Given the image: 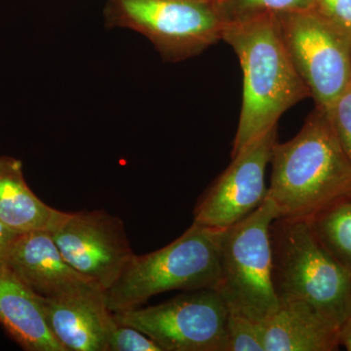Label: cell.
Returning a JSON list of instances; mask_svg holds the SVG:
<instances>
[{
	"instance_id": "1",
	"label": "cell",
	"mask_w": 351,
	"mask_h": 351,
	"mask_svg": "<svg viewBox=\"0 0 351 351\" xmlns=\"http://www.w3.org/2000/svg\"><path fill=\"white\" fill-rule=\"evenodd\" d=\"M223 40L232 46L243 73V97L233 156L276 128L283 113L311 93L289 57L276 15L226 24Z\"/></svg>"
},
{
	"instance_id": "2",
	"label": "cell",
	"mask_w": 351,
	"mask_h": 351,
	"mask_svg": "<svg viewBox=\"0 0 351 351\" xmlns=\"http://www.w3.org/2000/svg\"><path fill=\"white\" fill-rule=\"evenodd\" d=\"M267 197L278 218L308 219L351 193V162L327 112L307 117L294 138L274 145Z\"/></svg>"
},
{
	"instance_id": "3",
	"label": "cell",
	"mask_w": 351,
	"mask_h": 351,
	"mask_svg": "<svg viewBox=\"0 0 351 351\" xmlns=\"http://www.w3.org/2000/svg\"><path fill=\"white\" fill-rule=\"evenodd\" d=\"M270 241L279 301L308 302L341 327L351 316V276L319 243L307 219H274Z\"/></svg>"
},
{
	"instance_id": "4",
	"label": "cell",
	"mask_w": 351,
	"mask_h": 351,
	"mask_svg": "<svg viewBox=\"0 0 351 351\" xmlns=\"http://www.w3.org/2000/svg\"><path fill=\"white\" fill-rule=\"evenodd\" d=\"M221 232L193 223L167 246L145 255L134 254L119 279L105 291L110 313L135 308L169 291L215 290Z\"/></svg>"
},
{
	"instance_id": "5",
	"label": "cell",
	"mask_w": 351,
	"mask_h": 351,
	"mask_svg": "<svg viewBox=\"0 0 351 351\" xmlns=\"http://www.w3.org/2000/svg\"><path fill=\"white\" fill-rule=\"evenodd\" d=\"M277 218L276 205L267 197L249 216L221 232L215 290L230 313L263 323L279 306L270 241V226Z\"/></svg>"
},
{
	"instance_id": "6",
	"label": "cell",
	"mask_w": 351,
	"mask_h": 351,
	"mask_svg": "<svg viewBox=\"0 0 351 351\" xmlns=\"http://www.w3.org/2000/svg\"><path fill=\"white\" fill-rule=\"evenodd\" d=\"M106 24L145 36L172 63L223 40L225 24L210 0H108Z\"/></svg>"
},
{
	"instance_id": "7",
	"label": "cell",
	"mask_w": 351,
	"mask_h": 351,
	"mask_svg": "<svg viewBox=\"0 0 351 351\" xmlns=\"http://www.w3.org/2000/svg\"><path fill=\"white\" fill-rule=\"evenodd\" d=\"M279 34L315 108L328 112L351 82V31L314 9L276 14Z\"/></svg>"
},
{
	"instance_id": "8",
	"label": "cell",
	"mask_w": 351,
	"mask_h": 351,
	"mask_svg": "<svg viewBox=\"0 0 351 351\" xmlns=\"http://www.w3.org/2000/svg\"><path fill=\"white\" fill-rule=\"evenodd\" d=\"M228 307L214 289L186 291L156 306L112 313L162 351H226Z\"/></svg>"
},
{
	"instance_id": "9",
	"label": "cell",
	"mask_w": 351,
	"mask_h": 351,
	"mask_svg": "<svg viewBox=\"0 0 351 351\" xmlns=\"http://www.w3.org/2000/svg\"><path fill=\"white\" fill-rule=\"evenodd\" d=\"M51 232L69 265L104 292L134 255L123 221L104 210L64 213Z\"/></svg>"
},
{
	"instance_id": "10",
	"label": "cell",
	"mask_w": 351,
	"mask_h": 351,
	"mask_svg": "<svg viewBox=\"0 0 351 351\" xmlns=\"http://www.w3.org/2000/svg\"><path fill=\"white\" fill-rule=\"evenodd\" d=\"M276 144V127L232 156V163L198 200L193 223L223 230L239 223L267 198L265 172Z\"/></svg>"
},
{
	"instance_id": "11",
	"label": "cell",
	"mask_w": 351,
	"mask_h": 351,
	"mask_svg": "<svg viewBox=\"0 0 351 351\" xmlns=\"http://www.w3.org/2000/svg\"><path fill=\"white\" fill-rule=\"evenodd\" d=\"M4 267L45 299L64 297L94 285L64 260L49 230L18 234Z\"/></svg>"
},
{
	"instance_id": "12",
	"label": "cell",
	"mask_w": 351,
	"mask_h": 351,
	"mask_svg": "<svg viewBox=\"0 0 351 351\" xmlns=\"http://www.w3.org/2000/svg\"><path fill=\"white\" fill-rule=\"evenodd\" d=\"M51 332L66 351H108L114 323L105 292L92 285L55 299L39 297Z\"/></svg>"
},
{
	"instance_id": "13",
	"label": "cell",
	"mask_w": 351,
	"mask_h": 351,
	"mask_svg": "<svg viewBox=\"0 0 351 351\" xmlns=\"http://www.w3.org/2000/svg\"><path fill=\"white\" fill-rule=\"evenodd\" d=\"M339 329L308 302L279 301L276 313L263 322L265 351L336 350Z\"/></svg>"
},
{
	"instance_id": "14",
	"label": "cell",
	"mask_w": 351,
	"mask_h": 351,
	"mask_svg": "<svg viewBox=\"0 0 351 351\" xmlns=\"http://www.w3.org/2000/svg\"><path fill=\"white\" fill-rule=\"evenodd\" d=\"M0 324L27 351H66L51 332L38 295L0 267Z\"/></svg>"
},
{
	"instance_id": "15",
	"label": "cell",
	"mask_w": 351,
	"mask_h": 351,
	"mask_svg": "<svg viewBox=\"0 0 351 351\" xmlns=\"http://www.w3.org/2000/svg\"><path fill=\"white\" fill-rule=\"evenodd\" d=\"M66 212L45 204L34 195L25 180L23 163L0 156V221L13 232L46 230L52 232Z\"/></svg>"
},
{
	"instance_id": "16",
	"label": "cell",
	"mask_w": 351,
	"mask_h": 351,
	"mask_svg": "<svg viewBox=\"0 0 351 351\" xmlns=\"http://www.w3.org/2000/svg\"><path fill=\"white\" fill-rule=\"evenodd\" d=\"M319 243L351 276V193L307 219Z\"/></svg>"
},
{
	"instance_id": "17",
	"label": "cell",
	"mask_w": 351,
	"mask_h": 351,
	"mask_svg": "<svg viewBox=\"0 0 351 351\" xmlns=\"http://www.w3.org/2000/svg\"><path fill=\"white\" fill-rule=\"evenodd\" d=\"M223 24L240 22L267 14L308 10L314 0H210Z\"/></svg>"
},
{
	"instance_id": "18",
	"label": "cell",
	"mask_w": 351,
	"mask_h": 351,
	"mask_svg": "<svg viewBox=\"0 0 351 351\" xmlns=\"http://www.w3.org/2000/svg\"><path fill=\"white\" fill-rule=\"evenodd\" d=\"M226 351H265L263 322L228 313Z\"/></svg>"
},
{
	"instance_id": "19",
	"label": "cell",
	"mask_w": 351,
	"mask_h": 351,
	"mask_svg": "<svg viewBox=\"0 0 351 351\" xmlns=\"http://www.w3.org/2000/svg\"><path fill=\"white\" fill-rule=\"evenodd\" d=\"M108 351H162L156 341L135 328L114 320L108 336Z\"/></svg>"
},
{
	"instance_id": "20",
	"label": "cell",
	"mask_w": 351,
	"mask_h": 351,
	"mask_svg": "<svg viewBox=\"0 0 351 351\" xmlns=\"http://www.w3.org/2000/svg\"><path fill=\"white\" fill-rule=\"evenodd\" d=\"M335 133L351 162V82L328 110Z\"/></svg>"
},
{
	"instance_id": "21",
	"label": "cell",
	"mask_w": 351,
	"mask_h": 351,
	"mask_svg": "<svg viewBox=\"0 0 351 351\" xmlns=\"http://www.w3.org/2000/svg\"><path fill=\"white\" fill-rule=\"evenodd\" d=\"M313 9L351 31V0H314Z\"/></svg>"
},
{
	"instance_id": "22",
	"label": "cell",
	"mask_w": 351,
	"mask_h": 351,
	"mask_svg": "<svg viewBox=\"0 0 351 351\" xmlns=\"http://www.w3.org/2000/svg\"><path fill=\"white\" fill-rule=\"evenodd\" d=\"M18 233L13 232L5 223L0 221V267H4L11 247L15 241Z\"/></svg>"
},
{
	"instance_id": "23",
	"label": "cell",
	"mask_w": 351,
	"mask_h": 351,
	"mask_svg": "<svg viewBox=\"0 0 351 351\" xmlns=\"http://www.w3.org/2000/svg\"><path fill=\"white\" fill-rule=\"evenodd\" d=\"M339 345L351 351V316L343 323L339 329Z\"/></svg>"
}]
</instances>
